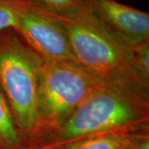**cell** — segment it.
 I'll return each instance as SVG.
<instances>
[{
	"instance_id": "5b68a950",
	"label": "cell",
	"mask_w": 149,
	"mask_h": 149,
	"mask_svg": "<svg viewBox=\"0 0 149 149\" xmlns=\"http://www.w3.org/2000/svg\"><path fill=\"white\" fill-rule=\"evenodd\" d=\"M14 30L43 61L74 62L63 27L34 0H26L19 8Z\"/></svg>"
},
{
	"instance_id": "8fae6325",
	"label": "cell",
	"mask_w": 149,
	"mask_h": 149,
	"mask_svg": "<svg viewBox=\"0 0 149 149\" xmlns=\"http://www.w3.org/2000/svg\"><path fill=\"white\" fill-rule=\"evenodd\" d=\"M26 0H0V32L6 29H15L18 11Z\"/></svg>"
},
{
	"instance_id": "3957f363",
	"label": "cell",
	"mask_w": 149,
	"mask_h": 149,
	"mask_svg": "<svg viewBox=\"0 0 149 149\" xmlns=\"http://www.w3.org/2000/svg\"><path fill=\"white\" fill-rule=\"evenodd\" d=\"M44 61L13 29L0 32V87L24 144H33L37 99Z\"/></svg>"
},
{
	"instance_id": "7c38bea8",
	"label": "cell",
	"mask_w": 149,
	"mask_h": 149,
	"mask_svg": "<svg viewBox=\"0 0 149 149\" xmlns=\"http://www.w3.org/2000/svg\"><path fill=\"white\" fill-rule=\"evenodd\" d=\"M127 149H149L148 128L128 133Z\"/></svg>"
},
{
	"instance_id": "6da1fadb",
	"label": "cell",
	"mask_w": 149,
	"mask_h": 149,
	"mask_svg": "<svg viewBox=\"0 0 149 149\" xmlns=\"http://www.w3.org/2000/svg\"><path fill=\"white\" fill-rule=\"evenodd\" d=\"M51 14L66 33L76 64L102 83L149 104V82L133 68L130 48L118 42L86 8L66 16Z\"/></svg>"
},
{
	"instance_id": "8992f818",
	"label": "cell",
	"mask_w": 149,
	"mask_h": 149,
	"mask_svg": "<svg viewBox=\"0 0 149 149\" xmlns=\"http://www.w3.org/2000/svg\"><path fill=\"white\" fill-rule=\"evenodd\" d=\"M96 22L125 47L149 41V13L116 0H84Z\"/></svg>"
},
{
	"instance_id": "52a82bcc",
	"label": "cell",
	"mask_w": 149,
	"mask_h": 149,
	"mask_svg": "<svg viewBox=\"0 0 149 149\" xmlns=\"http://www.w3.org/2000/svg\"><path fill=\"white\" fill-rule=\"evenodd\" d=\"M10 106L0 87V149H25Z\"/></svg>"
},
{
	"instance_id": "7a4b0ae2",
	"label": "cell",
	"mask_w": 149,
	"mask_h": 149,
	"mask_svg": "<svg viewBox=\"0 0 149 149\" xmlns=\"http://www.w3.org/2000/svg\"><path fill=\"white\" fill-rule=\"evenodd\" d=\"M149 104L109 85L88 96L42 147H54L78 139L113 133H132L148 128Z\"/></svg>"
},
{
	"instance_id": "30bf717a",
	"label": "cell",
	"mask_w": 149,
	"mask_h": 149,
	"mask_svg": "<svg viewBox=\"0 0 149 149\" xmlns=\"http://www.w3.org/2000/svg\"><path fill=\"white\" fill-rule=\"evenodd\" d=\"M129 48L133 68L143 80L149 82V41Z\"/></svg>"
},
{
	"instance_id": "277c9868",
	"label": "cell",
	"mask_w": 149,
	"mask_h": 149,
	"mask_svg": "<svg viewBox=\"0 0 149 149\" xmlns=\"http://www.w3.org/2000/svg\"><path fill=\"white\" fill-rule=\"evenodd\" d=\"M104 85L75 62L44 61L34 143H39L60 128L88 96Z\"/></svg>"
},
{
	"instance_id": "4fadbf2b",
	"label": "cell",
	"mask_w": 149,
	"mask_h": 149,
	"mask_svg": "<svg viewBox=\"0 0 149 149\" xmlns=\"http://www.w3.org/2000/svg\"><path fill=\"white\" fill-rule=\"evenodd\" d=\"M37 149H63L60 146H54V147H41L37 148Z\"/></svg>"
},
{
	"instance_id": "5bb4252c",
	"label": "cell",
	"mask_w": 149,
	"mask_h": 149,
	"mask_svg": "<svg viewBox=\"0 0 149 149\" xmlns=\"http://www.w3.org/2000/svg\"><path fill=\"white\" fill-rule=\"evenodd\" d=\"M132 1H136V0H132Z\"/></svg>"
},
{
	"instance_id": "9c48e42d",
	"label": "cell",
	"mask_w": 149,
	"mask_h": 149,
	"mask_svg": "<svg viewBox=\"0 0 149 149\" xmlns=\"http://www.w3.org/2000/svg\"><path fill=\"white\" fill-rule=\"evenodd\" d=\"M42 9L59 16L70 15L85 10L84 0H34Z\"/></svg>"
},
{
	"instance_id": "ba28073f",
	"label": "cell",
	"mask_w": 149,
	"mask_h": 149,
	"mask_svg": "<svg viewBox=\"0 0 149 149\" xmlns=\"http://www.w3.org/2000/svg\"><path fill=\"white\" fill-rule=\"evenodd\" d=\"M129 133H113L78 139L60 145L63 149H127Z\"/></svg>"
}]
</instances>
